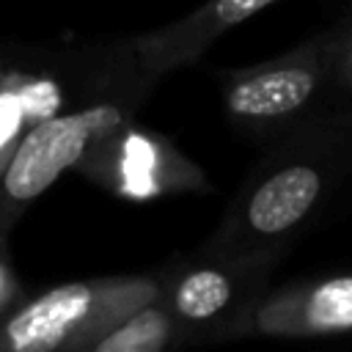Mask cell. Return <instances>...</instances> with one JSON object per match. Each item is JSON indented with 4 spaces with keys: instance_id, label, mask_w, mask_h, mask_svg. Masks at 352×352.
<instances>
[{
    "instance_id": "6da1fadb",
    "label": "cell",
    "mask_w": 352,
    "mask_h": 352,
    "mask_svg": "<svg viewBox=\"0 0 352 352\" xmlns=\"http://www.w3.org/2000/svg\"><path fill=\"white\" fill-rule=\"evenodd\" d=\"M118 121V113L113 107H94L74 116H60L38 124L28 138L19 143L8 173H6V190L11 198L28 201L38 195L44 187L55 182V176L72 165L85 143L94 138V132L110 126Z\"/></svg>"
},
{
    "instance_id": "7a4b0ae2",
    "label": "cell",
    "mask_w": 352,
    "mask_h": 352,
    "mask_svg": "<svg viewBox=\"0 0 352 352\" xmlns=\"http://www.w3.org/2000/svg\"><path fill=\"white\" fill-rule=\"evenodd\" d=\"M91 289L82 283L58 286L8 322V344L16 352H44L63 344L69 330L88 314Z\"/></svg>"
},
{
    "instance_id": "3957f363",
    "label": "cell",
    "mask_w": 352,
    "mask_h": 352,
    "mask_svg": "<svg viewBox=\"0 0 352 352\" xmlns=\"http://www.w3.org/2000/svg\"><path fill=\"white\" fill-rule=\"evenodd\" d=\"M316 195H319L316 170L305 165L286 168L258 187V192L250 201L248 220L253 223V228L264 234H278L294 226L308 212Z\"/></svg>"
},
{
    "instance_id": "277c9868",
    "label": "cell",
    "mask_w": 352,
    "mask_h": 352,
    "mask_svg": "<svg viewBox=\"0 0 352 352\" xmlns=\"http://www.w3.org/2000/svg\"><path fill=\"white\" fill-rule=\"evenodd\" d=\"M314 91V77L305 69H278L236 85L228 104L239 116H280L300 107Z\"/></svg>"
},
{
    "instance_id": "5b68a950",
    "label": "cell",
    "mask_w": 352,
    "mask_h": 352,
    "mask_svg": "<svg viewBox=\"0 0 352 352\" xmlns=\"http://www.w3.org/2000/svg\"><path fill=\"white\" fill-rule=\"evenodd\" d=\"M228 292L231 286L220 272L201 270L182 280L176 292V308L190 319H204L217 314L228 302Z\"/></svg>"
},
{
    "instance_id": "8992f818",
    "label": "cell",
    "mask_w": 352,
    "mask_h": 352,
    "mask_svg": "<svg viewBox=\"0 0 352 352\" xmlns=\"http://www.w3.org/2000/svg\"><path fill=\"white\" fill-rule=\"evenodd\" d=\"M168 338V322L160 311H143L99 341V352H154Z\"/></svg>"
},
{
    "instance_id": "52a82bcc",
    "label": "cell",
    "mask_w": 352,
    "mask_h": 352,
    "mask_svg": "<svg viewBox=\"0 0 352 352\" xmlns=\"http://www.w3.org/2000/svg\"><path fill=\"white\" fill-rule=\"evenodd\" d=\"M308 319L319 330H346L352 324V280L338 278L314 292Z\"/></svg>"
},
{
    "instance_id": "ba28073f",
    "label": "cell",
    "mask_w": 352,
    "mask_h": 352,
    "mask_svg": "<svg viewBox=\"0 0 352 352\" xmlns=\"http://www.w3.org/2000/svg\"><path fill=\"white\" fill-rule=\"evenodd\" d=\"M270 3H275V0H217L214 16L220 25H234V22L248 19L250 14H256L258 8L270 6Z\"/></svg>"
},
{
    "instance_id": "9c48e42d",
    "label": "cell",
    "mask_w": 352,
    "mask_h": 352,
    "mask_svg": "<svg viewBox=\"0 0 352 352\" xmlns=\"http://www.w3.org/2000/svg\"><path fill=\"white\" fill-rule=\"evenodd\" d=\"M16 124V107L11 99H3V110H0V140L14 129Z\"/></svg>"
},
{
    "instance_id": "30bf717a",
    "label": "cell",
    "mask_w": 352,
    "mask_h": 352,
    "mask_svg": "<svg viewBox=\"0 0 352 352\" xmlns=\"http://www.w3.org/2000/svg\"><path fill=\"white\" fill-rule=\"evenodd\" d=\"M6 289H8V280H6V270H3V264H0V302H3V297H6Z\"/></svg>"
}]
</instances>
